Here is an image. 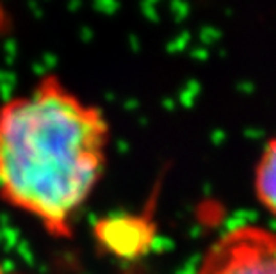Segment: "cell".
<instances>
[{
	"instance_id": "5",
	"label": "cell",
	"mask_w": 276,
	"mask_h": 274,
	"mask_svg": "<svg viewBox=\"0 0 276 274\" xmlns=\"http://www.w3.org/2000/svg\"><path fill=\"white\" fill-rule=\"evenodd\" d=\"M0 274H25V272H20V271H16V269L6 267V265L0 264Z\"/></svg>"
},
{
	"instance_id": "4",
	"label": "cell",
	"mask_w": 276,
	"mask_h": 274,
	"mask_svg": "<svg viewBox=\"0 0 276 274\" xmlns=\"http://www.w3.org/2000/svg\"><path fill=\"white\" fill-rule=\"evenodd\" d=\"M253 191L260 206L276 217V136L267 141L255 164Z\"/></svg>"
},
{
	"instance_id": "1",
	"label": "cell",
	"mask_w": 276,
	"mask_h": 274,
	"mask_svg": "<svg viewBox=\"0 0 276 274\" xmlns=\"http://www.w3.org/2000/svg\"><path fill=\"white\" fill-rule=\"evenodd\" d=\"M111 121L57 73L0 102V201L70 240L109 166Z\"/></svg>"
},
{
	"instance_id": "2",
	"label": "cell",
	"mask_w": 276,
	"mask_h": 274,
	"mask_svg": "<svg viewBox=\"0 0 276 274\" xmlns=\"http://www.w3.org/2000/svg\"><path fill=\"white\" fill-rule=\"evenodd\" d=\"M189 274H276V231L239 224L219 235Z\"/></svg>"
},
{
	"instance_id": "3",
	"label": "cell",
	"mask_w": 276,
	"mask_h": 274,
	"mask_svg": "<svg viewBox=\"0 0 276 274\" xmlns=\"http://www.w3.org/2000/svg\"><path fill=\"white\" fill-rule=\"evenodd\" d=\"M95 239L100 247L119 260H136L154 246L155 224L150 214H111L95 224Z\"/></svg>"
}]
</instances>
